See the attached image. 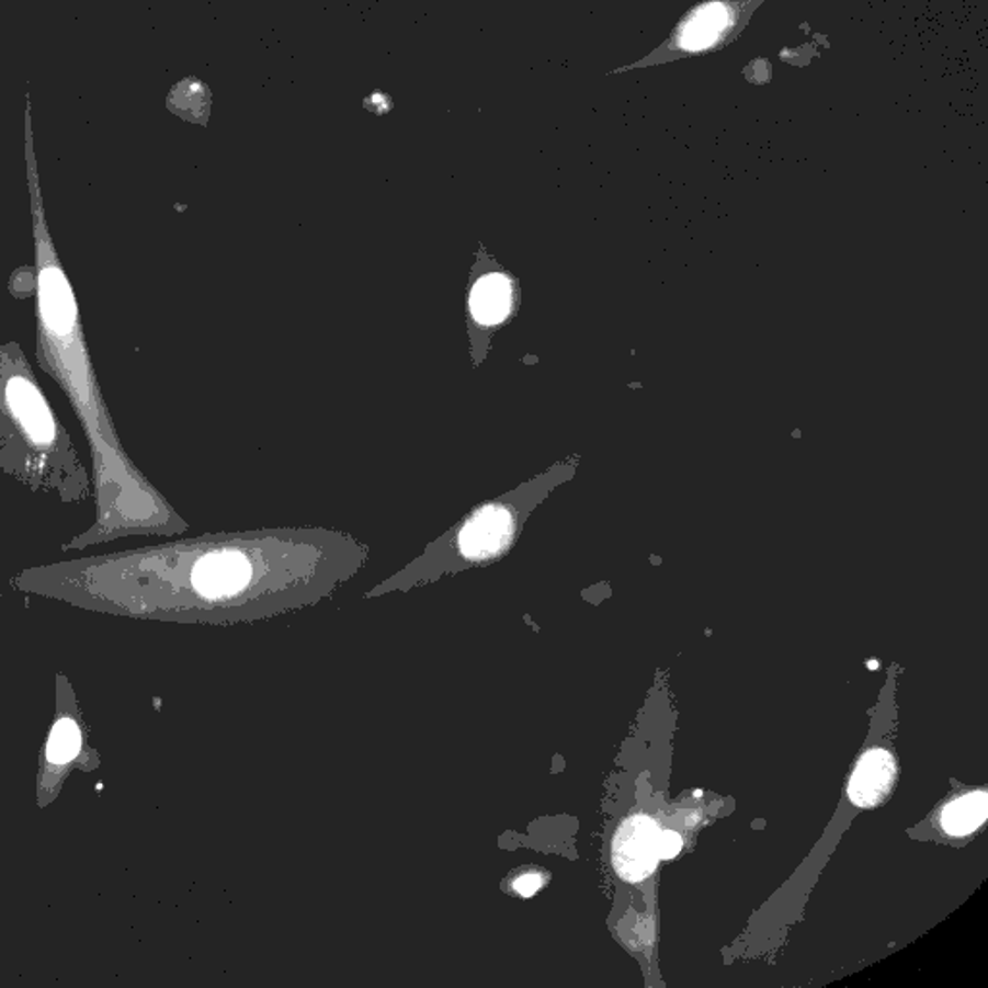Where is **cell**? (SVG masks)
<instances>
[{"instance_id":"obj_5","label":"cell","mask_w":988,"mask_h":988,"mask_svg":"<svg viewBox=\"0 0 988 988\" xmlns=\"http://www.w3.org/2000/svg\"><path fill=\"white\" fill-rule=\"evenodd\" d=\"M514 527L515 520L510 508H482L459 533V555L474 563L499 555L514 535Z\"/></svg>"},{"instance_id":"obj_10","label":"cell","mask_w":988,"mask_h":988,"mask_svg":"<svg viewBox=\"0 0 988 988\" xmlns=\"http://www.w3.org/2000/svg\"><path fill=\"white\" fill-rule=\"evenodd\" d=\"M726 24V10L723 7H708L701 12L700 18L688 27L683 35V47L701 48L708 45L715 33Z\"/></svg>"},{"instance_id":"obj_6","label":"cell","mask_w":988,"mask_h":988,"mask_svg":"<svg viewBox=\"0 0 988 988\" xmlns=\"http://www.w3.org/2000/svg\"><path fill=\"white\" fill-rule=\"evenodd\" d=\"M894 780H896V764L893 756L884 749H873L867 756H863L853 772L848 786V796L858 807L873 809L888 797Z\"/></svg>"},{"instance_id":"obj_7","label":"cell","mask_w":988,"mask_h":988,"mask_svg":"<svg viewBox=\"0 0 988 988\" xmlns=\"http://www.w3.org/2000/svg\"><path fill=\"white\" fill-rule=\"evenodd\" d=\"M514 307V284L507 274L489 273L475 282L469 311L482 327H497Z\"/></svg>"},{"instance_id":"obj_2","label":"cell","mask_w":988,"mask_h":988,"mask_svg":"<svg viewBox=\"0 0 988 988\" xmlns=\"http://www.w3.org/2000/svg\"><path fill=\"white\" fill-rule=\"evenodd\" d=\"M0 474L81 504L91 477L18 342H0Z\"/></svg>"},{"instance_id":"obj_14","label":"cell","mask_w":988,"mask_h":988,"mask_svg":"<svg viewBox=\"0 0 988 988\" xmlns=\"http://www.w3.org/2000/svg\"><path fill=\"white\" fill-rule=\"evenodd\" d=\"M543 886V878L537 873H525L515 878L514 890L522 896H533Z\"/></svg>"},{"instance_id":"obj_12","label":"cell","mask_w":988,"mask_h":988,"mask_svg":"<svg viewBox=\"0 0 988 988\" xmlns=\"http://www.w3.org/2000/svg\"><path fill=\"white\" fill-rule=\"evenodd\" d=\"M363 106L375 116H385V114L393 113L394 99L385 91L375 89V91H371V95L363 99Z\"/></svg>"},{"instance_id":"obj_3","label":"cell","mask_w":988,"mask_h":988,"mask_svg":"<svg viewBox=\"0 0 988 988\" xmlns=\"http://www.w3.org/2000/svg\"><path fill=\"white\" fill-rule=\"evenodd\" d=\"M660 830L647 817L626 820L614 838L612 860L618 875L626 881H644L659 863Z\"/></svg>"},{"instance_id":"obj_8","label":"cell","mask_w":988,"mask_h":988,"mask_svg":"<svg viewBox=\"0 0 988 988\" xmlns=\"http://www.w3.org/2000/svg\"><path fill=\"white\" fill-rule=\"evenodd\" d=\"M211 105H213V95H211L209 86L195 76H188L184 80L178 81L167 95V109L170 113L177 114L178 118H182V121L200 124V126H207Z\"/></svg>"},{"instance_id":"obj_13","label":"cell","mask_w":988,"mask_h":988,"mask_svg":"<svg viewBox=\"0 0 988 988\" xmlns=\"http://www.w3.org/2000/svg\"><path fill=\"white\" fill-rule=\"evenodd\" d=\"M682 838L680 834H675L672 830H668V832H660L659 838V858L660 860H672L675 858L680 850H682Z\"/></svg>"},{"instance_id":"obj_1","label":"cell","mask_w":988,"mask_h":988,"mask_svg":"<svg viewBox=\"0 0 988 988\" xmlns=\"http://www.w3.org/2000/svg\"><path fill=\"white\" fill-rule=\"evenodd\" d=\"M25 167L32 200L37 294V363L57 381L88 436L93 458L96 520L70 548L128 535L177 533L185 523L145 479L122 446L106 408L81 327L80 307L50 238L33 149L32 96L25 95Z\"/></svg>"},{"instance_id":"obj_9","label":"cell","mask_w":988,"mask_h":988,"mask_svg":"<svg viewBox=\"0 0 988 988\" xmlns=\"http://www.w3.org/2000/svg\"><path fill=\"white\" fill-rule=\"evenodd\" d=\"M987 811V794H983V792L967 794L959 799H954L942 811V828L952 836L972 834L973 830H977L985 822Z\"/></svg>"},{"instance_id":"obj_4","label":"cell","mask_w":988,"mask_h":988,"mask_svg":"<svg viewBox=\"0 0 988 988\" xmlns=\"http://www.w3.org/2000/svg\"><path fill=\"white\" fill-rule=\"evenodd\" d=\"M251 579V564L240 550L223 548L203 555L192 568V586L209 599L236 595Z\"/></svg>"},{"instance_id":"obj_11","label":"cell","mask_w":988,"mask_h":988,"mask_svg":"<svg viewBox=\"0 0 988 988\" xmlns=\"http://www.w3.org/2000/svg\"><path fill=\"white\" fill-rule=\"evenodd\" d=\"M80 748V731L72 720H60L53 730L50 743H48V763L63 764L70 761Z\"/></svg>"}]
</instances>
